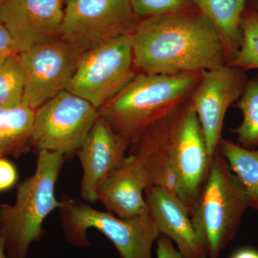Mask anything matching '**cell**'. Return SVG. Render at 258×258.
<instances>
[{
  "mask_svg": "<svg viewBox=\"0 0 258 258\" xmlns=\"http://www.w3.org/2000/svg\"><path fill=\"white\" fill-rule=\"evenodd\" d=\"M135 68L131 35L115 37L81 54L66 91L98 110L134 79Z\"/></svg>",
  "mask_w": 258,
  "mask_h": 258,
  "instance_id": "cell-6",
  "label": "cell"
},
{
  "mask_svg": "<svg viewBox=\"0 0 258 258\" xmlns=\"http://www.w3.org/2000/svg\"><path fill=\"white\" fill-rule=\"evenodd\" d=\"M0 53L18 54L15 51L13 40L3 22L0 20Z\"/></svg>",
  "mask_w": 258,
  "mask_h": 258,
  "instance_id": "cell-26",
  "label": "cell"
},
{
  "mask_svg": "<svg viewBox=\"0 0 258 258\" xmlns=\"http://www.w3.org/2000/svg\"><path fill=\"white\" fill-rule=\"evenodd\" d=\"M220 146L222 156L245 190L249 208L258 212V148L246 149L222 139Z\"/></svg>",
  "mask_w": 258,
  "mask_h": 258,
  "instance_id": "cell-19",
  "label": "cell"
},
{
  "mask_svg": "<svg viewBox=\"0 0 258 258\" xmlns=\"http://www.w3.org/2000/svg\"><path fill=\"white\" fill-rule=\"evenodd\" d=\"M63 156L39 151L35 174L18 185L14 205H0V238L8 258H27L30 245L45 235V219L62 206L55 189Z\"/></svg>",
  "mask_w": 258,
  "mask_h": 258,
  "instance_id": "cell-3",
  "label": "cell"
},
{
  "mask_svg": "<svg viewBox=\"0 0 258 258\" xmlns=\"http://www.w3.org/2000/svg\"><path fill=\"white\" fill-rule=\"evenodd\" d=\"M249 200L240 180L217 150L190 212L208 258H220L233 240Z\"/></svg>",
  "mask_w": 258,
  "mask_h": 258,
  "instance_id": "cell-4",
  "label": "cell"
},
{
  "mask_svg": "<svg viewBox=\"0 0 258 258\" xmlns=\"http://www.w3.org/2000/svg\"><path fill=\"white\" fill-rule=\"evenodd\" d=\"M35 110L24 103L0 108V158L18 159L33 145Z\"/></svg>",
  "mask_w": 258,
  "mask_h": 258,
  "instance_id": "cell-18",
  "label": "cell"
},
{
  "mask_svg": "<svg viewBox=\"0 0 258 258\" xmlns=\"http://www.w3.org/2000/svg\"><path fill=\"white\" fill-rule=\"evenodd\" d=\"M247 81L245 71L225 64L203 71L190 97L211 161L222 140L226 113L232 103L238 101Z\"/></svg>",
  "mask_w": 258,
  "mask_h": 258,
  "instance_id": "cell-10",
  "label": "cell"
},
{
  "mask_svg": "<svg viewBox=\"0 0 258 258\" xmlns=\"http://www.w3.org/2000/svg\"><path fill=\"white\" fill-rule=\"evenodd\" d=\"M0 258H8L7 256L6 252H5L4 244L3 241L0 238Z\"/></svg>",
  "mask_w": 258,
  "mask_h": 258,
  "instance_id": "cell-28",
  "label": "cell"
},
{
  "mask_svg": "<svg viewBox=\"0 0 258 258\" xmlns=\"http://www.w3.org/2000/svg\"><path fill=\"white\" fill-rule=\"evenodd\" d=\"M154 185L176 195L183 201V188L168 115L141 132L129 147Z\"/></svg>",
  "mask_w": 258,
  "mask_h": 258,
  "instance_id": "cell-14",
  "label": "cell"
},
{
  "mask_svg": "<svg viewBox=\"0 0 258 258\" xmlns=\"http://www.w3.org/2000/svg\"><path fill=\"white\" fill-rule=\"evenodd\" d=\"M98 115L87 101L62 91L35 111L34 147L63 155L76 154Z\"/></svg>",
  "mask_w": 258,
  "mask_h": 258,
  "instance_id": "cell-8",
  "label": "cell"
},
{
  "mask_svg": "<svg viewBox=\"0 0 258 258\" xmlns=\"http://www.w3.org/2000/svg\"><path fill=\"white\" fill-rule=\"evenodd\" d=\"M131 3L139 18L171 14L194 8L191 0H131Z\"/></svg>",
  "mask_w": 258,
  "mask_h": 258,
  "instance_id": "cell-23",
  "label": "cell"
},
{
  "mask_svg": "<svg viewBox=\"0 0 258 258\" xmlns=\"http://www.w3.org/2000/svg\"><path fill=\"white\" fill-rule=\"evenodd\" d=\"M62 0H3L0 20L17 53L60 39Z\"/></svg>",
  "mask_w": 258,
  "mask_h": 258,
  "instance_id": "cell-12",
  "label": "cell"
},
{
  "mask_svg": "<svg viewBox=\"0 0 258 258\" xmlns=\"http://www.w3.org/2000/svg\"><path fill=\"white\" fill-rule=\"evenodd\" d=\"M231 258H258V252L252 249H242L236 252Z\"/></svg>",
  "mask_w": 258,
  "mask_h": 258,
  "instance_id": "cell-27",
  "label": "cell"
},
{
  "mask_svg": "<svg viewBox=\"0 0 258 258\" xmlns=\"http://www.w3.org/2000/svg\"><path fill=\"white\" fill-rule=\"evenodd\" d=\"M168 120L182 183L183 202L191 212L211 160L190 98L168 115Z\"/></svg>",
  "mask_w": 258,
  "mask_h": 258,
  "instance_id": "cell-11",
  "label": "cell"
},
{
  "mask_svg": "<svg viewBox=\"0 0 258 258\" xmlns=\"http://www.w3.org/2000/svg\"><path fill=\"white\" fill-rule=\"evenodd\" d=\"M131 38L134 66L143 74L203 72L227 63L215 25L197 8L140 20Z\"/></svg>",
  "mask_w": 258,
  "mask_h": 258,
  "instance_id": "cell-1",
  "label": "cell"
},
{
  "mask_svg": "<svg viewBox=\"0 0 258 258\" xmlns=\"http://www.w3.org/2000/svg\"><path fill=\"white\" fill-rule=\"evenodd\" d=\"M82 53L61 39L19 53L25 75L23 103L36 111L66 91Z\"/></svg>",
  "mask_w": 258,
  "mask_h": 258,
  "instance_id": "cell-9",
  "label": "cell"
},
{
  "mask_svg": "<svg viewBox=\"0 0 258 258\" xmlns=\"http://www.w3.org/2000/svg\"><path fill=\"white\" fill-rule=\"evenodd\" d=\"M25 75L18 54H12L0 68V108L23 103Z\"/></svg>",
  "mask_w": 258,
  "mask_h": 258,
  "instance_id": "cell-22",
  "label": "cell"
},
{
  "mask_svg": "<svg viewBox=\"0 0 258 258\" xmlns=\"http://www.w3.org/2000/svg\"><path fill=\"white\" fill-rule=\"evenodd\" d=\"M140 20L131 0H66L60 39L84 52L131 35Z\"/></svg>",
  "mask_w": 258,
  "mask_h": 258,
  "instance_id": "cell-7",
  "label": "cell"
},
{
  "mask_svg": "<svg viewBox=\"0 0 258 258\" xmlns=\"http://www.w3.org/2000/svg\"><path fill=\"white\" fill-rule=\"evenodd\" d=\"M242 40L237 55L228 66L247 71L258 69V12L246 8L241 20Z\"/></svg>",
  "mask_w": 258,
  "mask_h": 258,
  "instance_id": "cell-21",
  "label": "cell"
},
{
  "mask_svg": "<svg viewBox=\"0 0 258 258\" xmlns=\"http://www.w3.org/2000/svg\"><path fill=\"white\" fill-rule=\"evenodd\" d=\"M202 73L137 74L98 112L118 135L132 141L189 100Z\"/></svg>",
  "mask_w": 258,
  "mask_h": 258,
  "instance_id": "cell-2",
  "label": "cell"
},
{
  "mask_svg": "<svg viewBox=\"0 0 258 258\" xmlns=\"http://www.w3.org/2000/svg\"><path fill=\"white\" fill-rule=\"evenodd\" d=\"M62 201L59 210L62 231L72 245L79 248L91 245L88 231L95 229L111 241L120 258H152L153 244L161 234L150 212L120 218L76 199Z\"/></svg>",
  "mask_w": 258,
  "mask_h": 258,
  "instance_id": "cell-5",
  "label": "cell"
},
{
  "mask_svg": "<svg viewBox=\"0 0 258 258\" xmlns=\"http://www.w3.org/2000/svg\"><path fill=\"white\" fill-rule=\"evenodd\" d=\"M157 258H186L174 247L170 239L161 235L157 240Z\"/></svg>",
  "mask_w": 258,
  "mask_h": 258,
  "instance_id": "cell-25",
  "label": "cell"
},
{
  "mask_svg": "<svg viewBox=\"0 0 258 258\" xmlns=\"http://www.w3.org/2000/svg\"><path fill=\"white\" fill-rule=\"evenodd\" d=\"M10 55H12V54L0 53V68L2 67L5 61L6 60V59L8 58Z\"/></svg>",
  "mask_w": 258,
  "mask_h": 258,
  "instance_id": "cell-29",
  "label": "cell"
},
{
  "mask_svg": "<svg viewBox=\"0 0 258 258\" xmlns=\"http://www.w3.org/2000/svg\"><path fill=\"white\" fill-rule=\"evenodd\" d=\"M144 199L161 235L175 242L186 258H208L194 228L189 209L181 198L152 185L144 191Z\"/></svg>",
  "mask_w": 258,
  "mask_h": 258,
  "instance_id": "cell-16",
  "label": "cell"
},
{
  "mask_svg": "<svg viewBox=\"0 0 258 258\" xmlns=\"http://www.w3.org/2000/svg\"><path fill=\"white\" fill-rule=\"evenodd\" d=\"M130 145L131 141L115 133L98 115L76 152L83 169L80 193L83 200L91 204L98 202V186L111 171L120 165Z\"/></svg>",
  "mask_w": 258,
  "mask_h": 258,
  "instance_id": "cell-13",
  "label": "cell"
},
{
  "mask_svg": "<svg viewBox=\"0 0 258 258\" xmlns=\"http://www.w3.org/2000/svg\"><path fill=\"white\" fill-rule=\"evenodd\" d=\"M18 181V171L14 164L5 159L0 158V191L13 187Z\"/></svg>",
  "mask_w": 258,
  "mask_h": 258,
  "instance_id": "cell-24",
  "label": "cell"
},
{
  "mask_svg": "<svg viewBox=\"0 0 258 258\" xmlns=\"http://www.w3.org/2000/svg\"><path fill=\"white\" fill-rule=\"evenodd\" d=\"M3 0H0V3H1L2 2H3Z\"/></svg>",
  "mask_w": 258,
  "mask_h": 258,
  "instance_id": "cell-31",
  "label": "cell"
},
{
  "mask_svg": "<svg viewBox=\"0 0 258 258\" xmlns=\"http://www.w3.org/2000/svg\"><path fill=\"white\" fill-rule=\"evenodd\" d=\"M152 185L140 161L128 155L103 179L97 196L110 213L120 218H131L149 213L144 191Z\"/></svg>",
  "mask_w": 258,
  "mask_h": 258,
  "instance_id": "cell-15",
  "label": "cell"
},
{
  "mask_svg": "<svg viewBox=\"0 0 258 258\" xmlns=\"http://www.w3.org/2000/svg\"><path fill=\"white\" fill-rule=\"evenodd\" d=\"M248 1L250 2L251 7H252L251 8L258 12V0H248Z\"/></svg>",
  "mask_w": 258,
  "mask_h": 258,
  "instance_id": "cell-30",
  "label": "cell"
},
{
  "mask_svg": "<svg viewBox=\"0 0 258 258\" xmlns=\"http://www.w3.org/2000/svg\"><path fill=\"white\" fill-rule=\"evenodd\" d=\"M248 0H191L215 25L225 49L227 63L237 55L242 40L241 20Z\"/></svg>",
  "mask_w": 258,
  "mask_h": 258,
  "instance_id": "cell-17",
  "label": "cell"
},
{
  "mask_svg": "<svg viewBox=\"0 0 258 258\" xmlns=\"http://www.w3.org/2000/svg\"><path fill=\"white\" fill-rule=\"evenodd\" d=\"M236 107L242 114V120L232 133L238 144L246 149L258 148V76L248 80Z\"/></svg>",
  "mask_w": 258,
  "mask_h": 258,
  "instance_id": "cell-20",
  "label": "cell"
}]
</instances>
